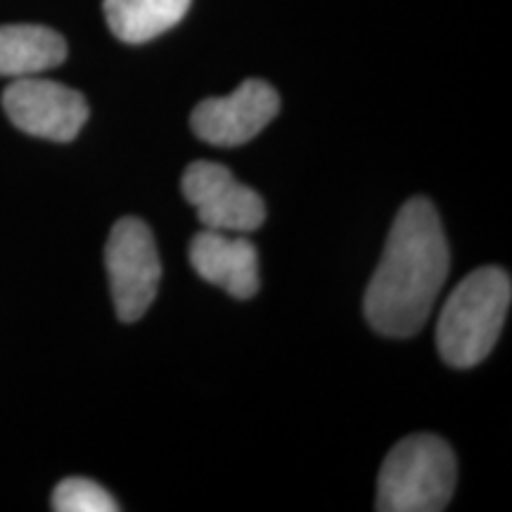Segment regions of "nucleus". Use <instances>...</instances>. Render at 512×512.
Listing matches in <instances>:
<instances>
[{
  "mask_svg": "<svg viewBox=\"0 0 512 512\" xmlns=\"http://www.w3.org/2000/svg\"><path fill=\"white\" fill-rule=\"evenodd\" d=\"M458 463L434 434H411L387 453L377 477L380 512H439L456 491Z\"/></svg>",
  "mask_w": 512,
  "mask_h": 512,
  "instance_id": "obj_3",
  "label": "nucleus"
},
{
  "mask_svg": "<svg viewBox=\"0 0 512 512\" xmlns=\"http://www.w3.org/2000/svg\"><path fill=\"white\" fill-rule=\"evenodd\" d=\"M3 110L19 131L55 143L74 140L88 119V102L79 91L38 76L10 83L3 93Z\"/></svg>",
  "mask_w": 512,
  "mask_h": 512,
  "instance_id": "obj_6",
  "label": "nucleus"
},
{
  "mask_svg": "<svg viewBox=\"0 0 512 512\" xmlns=\"http://www.w3.org/2000/svg\"><path fill=\"white\" fill-rule=\"evenodd\" d=\"M448 245L434 204L413 197L396 214L363 299L368 323L387 337L422 330L448 275Z\"/></svg>",
  "mask_w": 512,
  "mask_h": 512,
  "instance_id": "obj_1",
  "label": "nucleus"
},
{
  "mask_svg": "<svg viewBox=\"0 0 512 512\" xmlns=\"http://www.w3.org/2000/svg\"><path fill=\"white\" fill-rule=\"evenodd\" d=\"M278 112L275 88L261 79H249L226 98L202 100L192 112L190 126L204 143L235 147L259 136Z\"/></svg>",
  "mask_w": 512,
  "mask_h": 512,
  "instance_id": "obj_7",
  "label": "nucleus"
},
{
  "mask_svg": "<svg viewBox=\"0 0 512 512\" xmlns=\"http://www.w3.org/2000/svg\"><path fill=\"white\" fill-rule=\"evenodd\" d=\"M512 302V280L503 268H477L448 294L437 323V349L448 366L482 363L501 337Z\"/></svg>",
  "mask_w": 512,
  "mask_h": 512,
  "instance_id": "obj_2",
  "label": "nucleus"
},
{
  "mask_svg": "<svg viewBox=\"0 0 512 512\" xmlns=\"http://www.w3.org/2000/svg\"><path fill=\"white\" fill-rule=\"evenodd\" d=\"M67 60V41L38 24L0 27V76L24 79L60 67Z\"/></svg>",
  "mask_w": 512,
  "mask_h": 512,
  "instance_id": "obj_9",
  "label": "nucleus"
},
{
  "mask_svg": "<svg viewBox=\"0 0 512 512\" xmlns=\"http://www.w3.org/2000/svg\"><path fill=\"white\" fill-rule=\"evenodd\" d=\"M181 190L204 228L223 233H254L266 219V204L259 192L242 185L223 164L192 162L185 169Z\"/></svg>",
  "mask_w": 512,
  "mask_h": 512,
  "instance_id": "obj_5",
  "label": "nucleus"
},
{
  "mask_svg": "<svg viewBox=\"0 0 512 512\" xmlns=\"http://www.w3.org/2000/svg\"><path fill=\"white\" fill-rule=\"evenodd\" d=\"M105 268L119 320L133 323L143 318L162 280V259L147 223L136 216H124L114 223L105 247Z\"/></svg>",
  "mask_w": 512,
  "mask_h": 512,
  "instance_id": "obj_4",
  "label": "nucleus"
},
{
  "mask_svg": "<svg viewBox=\"0 0 512 512\" xmlns=\"http://www.w3.org/2000/svg\"><path fill=\"white\" fill-rule=\"evenodd\" d=\"M53 510L57 512H114L119 505L93 479H62L53 491Z\"/></svg>",
  "mask_w": 512,
  "mask_h": 512,
  "instance_id": "obj_11",
  "label": "nucleus"
},
{
  "mask_svg": "<svg viewBox=\"0 0 512 512\" xmlns=\"http://www.w3.org/2000/svg\"><path fill=\"white\" fill-rule=\"evenodd\" d=\"M192 0H105L107 24L119 41L147 43L174 29L188 15Z\"/></svg>",
  "mask_w": 512,
  "mask_h": 512,
  "instance_id": "obj_10",
  "label": "nucleus"
},
{
  "mask_svg": "<svg viewBox=\"0 0 512 512\" xmlns=\"http://www.w3.org/2000/svg\"><path fill=\"white\" fill-rule=\"evenodd\" d=\"M190 264L230 297L249 299L259 292V252L242 233L204 228L190 242Z\"/></svg>",
  "mask_w": 512,
  "mask_h": 512,
  "instance_id": "obj_8",
  "label": "nucleus"
}]
</instances>
